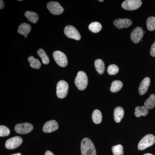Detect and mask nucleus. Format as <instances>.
Masks as SVG:
<instances>
[{
	"label": "nucleus",
	"instance_id": "obj_12",
	"mask_svg": "<svg viewBox=\"0 0 155 155\" xmlns=\"http://www.w3.org/2000/svg\"><path fill=\"white\" fill-rule=\"evenodd\" d=\"M59 125L55 120L48 121L44 125L43 130L45 133H51L58 130Z\"/></svg>",
	"mask_w": 155,
	"mask_h": 155
},
{
	"label": "nucleus",
	"instance_id": "obj_33",
	"mask_svg": "<svg viewBox=\"0 0 155 155\" xmlns=\"http://www.w3.org/2000/svg\"><path fill=\"white\" fill-rule=\"evenodd\" d=\"M11 155H22L20 153H18L14 154H12Z\"/></svg>",
	"mask_w": 155,
	"mask_h": 155
},
{
	"label": "nucleus",
	"instance_id": "obj_24",
	"mask_svg": "<svg viewBox=\"0 0 155 155\" xmlns=\"http://www.w3.org/2000/svg\"><path fill=\"white\" fill-rule=\"evenodd\" d=\"M102 25L99 22H92L88 26L89 29L94 33H97L101 30Z\"/></svg>",
	"mask_w": 155,
	"mask_h": 155
},
{
	"label": "nucleus",
	"instance_id": "obj_23",
	"mask_svg": "<svg viewBox=\"0 0 155 155\" xmlns=\"http://www.w3.org/2000/svg\"><path fill=\"white\" fill-rule=\"evenodd\" d=\"M28 62L30 63L31 67L34 69H39L41 67V62L38 59H35L33 56H30L28 58Z\"/></svg>",
	"mask_w": 155,
	"mask_h": 155
},
{
	"label": "nucleus",
	"instance_id": "obj_22",
	"mask_svg": "<svg viewBox=\"0 0 155 155\" xmlns=\"http://www.w3.org/2000/svg\"><path fill=\"white\" fill-rule=\"evenodd\" d=\"M123 87V83L120 81H114L111 84L110 91L112 92H117L121 89Z\"/></svg>",
	"mask_w": 155,
	"mask_h": 155
},
{
	"label": "nucleus",
	"instance_id": "obj_36",
	"mask_svg": "<svg viewBox=\"0 0 155 155\" xmlns=\"http://www.w3.org/2000/svg\"><path fill=\"white\" fill-rule=\"evenodd\" d=\"M27 35H25V38H27Z\"/></svg>",
	"mask_w": 155,
	"mask_h": 155
},
{
	"label": "nucleus",
	"instance_id": "obj_9",
	"mask_svg": "<svg viewBox=\"0 0 155 155\" xmlns=\"http://www.w3.org/2000/svg\"><path fill=\"white\" fill-rule=\"evenodd\" d=\"M33 129V125L29 123H23L18 124L15 127L16 132L19 134H23L29 133Z\"/></svg>",
	"mask_w": 155,
	"mask_h": 155
},
{
	"label": "nucleus",
	"instance_id": "obj_31",
	"mask_svg": "<svg viewBox=\"0 0 155 155\" xmlns=\"http://www.w3.org/2000/svg\"><path fill=\"white\" fill-rule=\"evenodd\" d=\"M1 4H0V9H3L4 8V7H5V5H4V1L3 0H1Z\"/></svg>",
	"mask_w": 155,
	"mask_h": 155
},
{
	"label": "nucleus",
	"instance_id": "obj_6",
	"mask_svg": "<svg viewBox=\"0 0 155 155\" xmlns=\"http://www.w3.org/2000/svg\"><path fill=\"white\" fill-rule=\"evenodd\" d=\"M64 33L67 37L75 40H79L81 38V36L78 31L72 25L66 26L64 29Z\"/></svg>",
	"mask_w": 155,
	"mask_h": 155
},
{
	"label": "nucleus",
	"instance_id": "obj_2",
	"mask_svg": "<svg viewBox=\"0 0 155 155\" xmlns=\"http://www.w3.org/2000/svg\"><path fill=\"white\" fill-rule=\"evenodd\" d=\"M75 83L76 87L79 90H84L87 87L88 78L86 73L82 71L78 72L75 78Z\"/></svg>",
	"mask_w": 155,
	"mask_h": 155
},
{
	"label": "nucleus",
	"instance_id": "obj_28",
	"mask_svg": "<svg viewBox=\"0 0 155 155\" xmlns=\"http://www.w3.org/2000/svg\"><path fill=\"white\" fill-rule=\"evenodd\" d=\"M119 71V68L116 65H114V64L110 65L108 67L107 72L109 75H116L118 73Z\"/></svg>",
	"mask_w": 155,
	"mask_h": 155
},
{
	"label": "nucleus",
	"instance_id": "obj_18",
	"mask_svg": "<svg viewBox=\"0 0 155 155\" xmlns=\"http://www.w3.org/2000/svg\"><path fill=\"white\" fill-rule=\"evenodd\" d=\"M144 106L148 109L151 110L155 107V95L152 94L150 95L149 97L145 101Z\"/></svg>",
	"mask_w": 155,
	"mask_h": 155
},
{
	"label": "nucleus",
	"instance_id": "obj_29",
	"mask_svg": "<svg viewBox=\"0 0 155 155\" xmlns=\"http://www.w3.org/2000/svg\"><path fill=\"white\" fill-rule=\"evenodd\" d=\"M10 134V130L8 127L4 125L0 126V137L8 136Z\"/></svg>",
	"mask_w": 155,
	"mask_h": 155
},
{
	"label": "nucleus",
	"instance_id": "obj_11",
	"mask_svg": "<svg viewBox=\"0 0 155 155\" xmlns=\"http://www.w3.org/2000/svg\"><path fill=\"white\" fill-rule=\"evenodd\" d=\"M144 31L141 27H138L134 28L130 34L131 40L134 43H138L143 37Z\"/></svg>",
	"mask_w": 155,
	"mask_h": 155
},
{
	"label": "nucleus",
	"instance_id": "obj_21",
	"mask_svg": "<svg viewBox=\"0 0 155 155\" xmlns=\"http://www.w3.org/2000/svg\"><path fill=\"white\" fill-rule=\"evenodd\" d=\"M92 118L94 123L96 124H100L102 120V115L99 110H95L93 113Z\"/></svg>",
	"mask_w": 155,
	"mask_h": 155
},
{
	"label": "nucleus",
	"instance_id": "obj_5",
	"mask_svg": "<svg viewBox=\"0 0 155 155\" xmlns=\"http://www.w3.org/2000/svg\"><path fill=\"white\" fill-rule=\"evenodd\" d=\"M53 57L57 64L60 67H65L68 64L67 56L61 51H55L53 53Z\"/></svg>",
	"mask_w": 155,
	"mask_h": 155
},
{
	"label": "nucleus",
	"instance_id": "obj_34",
	"mask_svg": "<svg viewBox=\"0 0 155 155\" xmlns=\"http://www.w3.org/2000/svg\"><path fill=\"white\" fill-rule=\"evenodd\" d=\"M143 155H153V154H152L150 153H146L145 154Z\"/></svg>",
	"mask_w": 155,
	"mask_h": 155
},
{
	"label": "nucleus",
	"instance_id": "obj_3",
	"mask_svg": "<svg viewBox=\"0 0 155 155\" xmlns=\"http://www.w3.org/2000/svg\"><path fill=\"white\" fill-rule=\"evenodd\" d=\"M155 143V137L153 134H149L143 137L138 145V149L140 150L146 149L151 146Z\"/></svg>",
	"mask_w": 155,
	"mask_h": 155
},
{
	"label": "nucleus",
	"instance_id": "obj_13",
	"mask_svg": "<svg viewBox=\"0 0 155 155\" xmlns=\"http://www.w3.org/2000/svg\"><path fill=\"white\" fill-rule=\"evenodd\" d=\"M114 25L118 28H126L132 24V21L128 19H119L114 21Z\"/></svg>",
	"mask_w": 155,
	"mask_h": 155
},
{
	"label": "nucleus",
	"instance_id": "obj_20",
	"mask_svg": "<svg viewBox=\"0 0 155 155\" xmlns=\"http://www.w3.org/2000/svg\"><path fill=\"white\" fill-rule=\"evenodd\" d=\"M25 16L30 22L35 23L38 20V16L36 13L32 11H27L25 12Z\"/></svg>",
	"mask_w": 155,
	"mask_h": 155
},
{
	"label": "nucleus",
	"instance_id": "obj_25",
	"mask_svg": "<svg viewBox=\"0 0 155 155\" xmlns=\"http://www.w3.org/2000/svg\"><path fill=\"white\" fill-rule=\"evenodd\" d=\"M38 56L41 58L42 62L44 64H48L49 63L50 60L48 57L44 50L40 49L37 51Z\"/></svg>",
	"mask_w": 155,
	"mask_h": 155
},
{
	"label": "nucleus",
	"instance_id": "obj_27",
	"mask_svg": "<svg viewBox=\"0 0 155 155\" xmlns=\"http://www.w3.org/2000/svg\"><path fill=\"white\" fill-rule=\"evenodd\" d=\"M112 149L114 155H123V147L122 145L114 146L112 147Z\"/></svg>",
	"mask_w": 155,
	"mask_h": 155
},
{
	"label": "nucleus",
	"instance_id": "obj_30",
	"mask_svg": "<svg viewBox=\"0 0 155 155\" xmlns=\"http://www.w3.org/2000/svg\"><path fill=\"white\" fill-rule=\"evenodd\" d=\"M150 54L151 56L153 57H155V42L152 45L150 51Z\"/></svg>",
	"mask_w": 155,
	"mask_h": 155
},
{
	"label": "nucleus",
	"instance_id": "obj_17",
	"mask_svg": "<svg viewBox=\"0 0 155 155\" xmlns=\"http://www.w3.org/2000/svg\"><path fill=\"white\" fill-rule=\"evenodd\" d=\"M148 114V110L144 106L137 107L135 109V116L137 117L146 116Z\"/></svg>",
	"mask_w": 155,
	"mask_h": 155
},
{
	"label": "nucleus",
	"instance_id": "obj_7",
	"mask_svg": "<svg viewBox=\"0 0 155 155\" xmlns=\"http://www.w3.org/2000/svg\"><path fill=\"white\" fill-rule=\"evenodd\" d=\"M140 0H126L122 3V8L127 11H133L138 9L141 6Z\"/></svg>",
	"mask_w": 155,
	"mask_h": 155
},
{
	"label": "nucleus",
	"instance_id": "obj_14",
	"mask_svg": "<svg viewBox=\"0 0 155 155\" xmlns=\"http://www.w3.org/2000/svg\"><path fill=\"white\" fill-rule=\"evenodd\" d=\"M150 79L149 77L145 78L141 81L139 87V93L140 95H143L147 92L150 86Z\"/></svg>",
	"mask_w": 155,
	"mask_h": 155
},
{
	"label": "nucleus",
	"instance_id": "obj_32",
	"mask_svg": "<svg viewBox=\"0 0 155 155\" xmlns=\"http://www.w3.org/2000/svg\"><path fill=\"white\" fill-rule=\"evenodd\" d=\"M45 155H54V153L51 152L50 151H47L46 152L45 154Z\"/></svg>",
	"mask_w": 155,
	"mask_h": 155
},
{
	"label": "nucleus",
	"instance_id": "obj_8",
	"mask_svg": "<svg viewBox=\"0 0 155 155\" xmlns=\"http://www.w3.org/2000/svg\"><path fill=\"white\" fill-rule=\"evenodd\" d=\"M47 7L50 12L54 15H60L64 11V8L58 2H50L48 3Z\"/></svg>",
	"mask_w": 155,
	"mask_h": 155
},
{
	"label": "nucleus",
	"instance_id": "obj_10",
	"mask_svg": "<svg viewBox=\"0 0 155 155\" xmlns=\"http://www.w3.org/2000/svg\"><path fill=\"white\" fill-rule=\"evenodd\" d=\"M22 143V139L19 136L14 137L8 139L6 142L5 147L9 150L17 148L21 145Z\"/></svg>",
	"mask_w": 155,
	"mask_h": 155
},
{
	"label": "nucleus",
	"instance_id": "obj_35",
	"mask_svg": "<svg viewBox=\"0 0 155 155\" xmlns=\"http://www.w3.org/2000/svg\"><path fill=\"white\" fill-rule=\"evenodd\" d=\"M99 2H104V1H103V0H102V1H100V0H99Z\"/></svg>",
	"mask_w": 155,
	"mask_h": 155
},
{
	"label": "nucleus",
	"instance_id": "obj_1",
	"mask_svg": "<svg viewBox=\"0 0 155 155\" xmlns=\"http://www.w3.org/2000/svg\"><path fill=\"white\" fill-rule=\"evenodd\" d=\"M81 150L82 155H96L94 144L89 139L85 138L82 140Z\"/></svg>",
	"mask_w": 155,
	"mask_h": 155
},
{
	"label": "nucleus",
	"instance_id": "obj_26",
	"mask_svg": "<svg viewBox=\"0 0 155 155\" xmlns=\"http://www.w3.org/2000/svg\"><path fill=\"white\" fill-rule=\"evenodd\" d=\"M147 26V29L150 31L155 30V17H151L148 18Z\"/></svg>",
	"mask_w": 155,
	"mask_h": 155
},
{
	"label": "nucleus",
	"instance_id": "obj_4",
	"mask_svg": "<svg viewBox=\"0 0 155 155\" xmlns=\"http://www.w3.org/2000/svg\"><path fill=\"white\" fill-rule=\"evenodd\" d=\"M69 89V85L66 81L61 80L58 82L57 85V96L61 99L64 98L67 96Z\"/></svg>",
	"mask_w": 155,
	"mask_h": 155
},
{
	"label": "nucleus",
	"instance_id": "obj_15",
	"mask_svg": "<svg viewBox=\"0 0 155 155\" xmlns=\"http://www.w3.org/2000/svg\"><path fill=\"white\" fill-rule=\"evenodd\" d=\"M124 115V110L122 107H118L115 108L114 111V119L115 122L117 123L121 122Z\"/></svg>",
	"mask_w": 155,
	"mask_h": 155
},
{
	"label": "nucleus",
	"instance_id": "obj_19",
	"mask_svg": "<svg viewBox=\"0 0 155 155\" xmlns=\"http://www.w3.org/2000/svg\"><path fill=\"white\" fill-rule=\"evenodd\" d=\"M94 66L97 72L102 75L105 71V64L104 61L101 59H97L95 61Z\"/></svg>",
	"mask_w": 155,
	"mask_h": 155
},
{
	"label": "nucleus",
	"instance_id": "obj_16",
	"mask_svg": "<svg viewBox=\"0 0 155 155\" xmlns=\"http://www.w3.org/2000/svg\"><path fill=\"white\" fill-rule=\"evenodd\" d=\"M31 30V26L29 24L26 23H22L19 26L18 32L22 35H27Z\"/></svg>",
	"mask_w": 155,
	"mask_h": 155
}]
</instances>
